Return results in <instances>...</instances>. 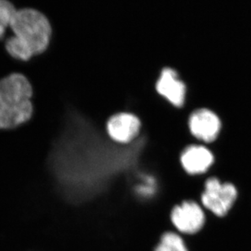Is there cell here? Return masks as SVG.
<instances>
[{"instance_id": "1", "label": "cell", "mask_w": 251, "mask_h": 251, "mask_svg": "<svg viewBox=\"0 0 251 251\" xmlns=\"http://www.w3.org/2000/svg\"><path fill=\"white\" fill-rule=\"evenodd\" d=\"M10 28L13 36L7 39L5 48L12 57L28 61L48 49L51 36V25L39 11L32 8L17 10Z\"/></svg>"}, {"instance_id": "2", "label": "cell", "mask_w": 251, "mask_h": 251, "mask_svg": "<svg viewBox=\"0 0 251 251\" xmlns=\"http://www.w3.org/2000/svg\"><path fill=\"white\" fill-rule=\"evenodd\" d=\"M33 88L27 77L12 74L0 80V129H10L31 119Z\"/></svg>"}, {"instance_id": "3", "label": "cell", "mask_w": 251, "mask_h": 251, "mask_svg": "<svg viewBox=\"0 0 251 251\" xmlns=\"http://www.w3.org/2000/svg\"><path fill=\"white\" fill-rule=\"evenodd\" d=\"M239 198L235 184L222 182L218 177H206L200 196V204L206 212L215 217L224 219L234 207Z\"/></svg>"}, {"instance_id": "4", "label": "cell", "mask_w": 251, "mask_h": 251, "mask_svg": "<svg viewBox=\"0 0 251 251\" xmlns=\"http://www.w3.org/2000/svg\"><path fill=\"white\" fill-rule=\"evenodd\" d=\"M206 220L202 205L194 200L183 201L175 205L170 214L172 227L184 237H193L201 232Z\"/></svg>"}, {"instance_id": "5", "label": "cell", "mask_w": 251, "mask_h": 251, "mask_svg": "<svg viewBox=\"0 0 251 251\" xmlns=\"http://www.w3.org/2000/svg\"><path fill=\"white\" fill-rule=\"evenodd\" d=\"M188 127L197 143L209 146L220 137L223 130L222 119L212 109L201 107L189 114Z\"/></svg>"}, {"instance_id": "6", "label": "cell", "mask_w": 251, "mask_h": 251, "mask_svg": "<svg viewBox=\"0 0 251 251\" xmlns=\"http://www.w3.org/2000/svg\"><path fill=\"white\" fill-rule=\"evenodd\" d=\"M154 89L162 99L176 109H182L185 105L188 87L173 68L164 67L160 71Z\"/></svg>"}, {"instance_id": "7", "label": "cell", "mask_w": 251, "mask_h": 251, "mask_svg": "<svg viewBox=\"0 0 251 251\" xmlns=\"http://www.w3.org/2000/svg\"><path fill=\"white\" fill-rule=\"evenodd\" d=\"M142 129L140 118L130 112H119L107 119L105 131L113 142L127 145L134 142Z\"/></svg>"}, {"instance_id": "8", "label": "cell", "mask_w": 251, "mask_h": 251, "mask_svg": "<svg viewBox=\"0 0 251 251\" xmlns=\"http://www.w3.org/2000/svg\"><path fill=\"white\" fill-rule=\"evenodd\" d=\"M179 163L188 176H202L215 165V156L207 145L191 144L180 152Z\"/></svg>"}, {"instance_id": "9", "label": "cell", "mask_w": 251, "mask_h": 251, "mask_svg": "<svg viewBox=\"0 0 251 251\" xmlns=\"http://www.w3.org/2000/svg\"><path fill=\"white\" fill-rule=\"evenodd\" d=\"M152 251H190L184 236L175 230H168L160 236Z\"/></svg>"}, {"instance_id": "10", "label": "cell", "mask_w": 251, "mask_h": 251, "mask_svg": "<svg viewBox=\"0 0 251 251\" xmlns=\"http://www.w3.org/2000/svg\"><path fill=\"white\" fill-rule=\"evenodd\" d=\"M17 11L8 0H0V39L4 35L7 27H10Z\"/></svg>"}]
</instances>
